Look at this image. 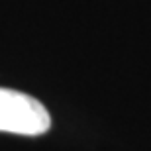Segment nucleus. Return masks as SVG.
I'll list each match as a JSON object with an SVG mask.
<instances>
[{
    "label": "nucleus",
    "instance_id": "obj_1",
    "mask_svg": "<svg viewBox=\"0 0 151 151\" xmlns=\"http://www.w3.org/2000/svg\"><path fill=\"white\" fill-rule=\"evenodd\" d=\"M51 128V116L34 96L0 88V132L16 135H41Z\"/></svg>",
    "mask_w": 151,
    "mask_h": 151
}]
</instances>
